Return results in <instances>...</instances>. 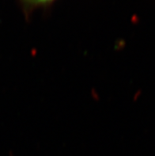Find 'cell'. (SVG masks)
<instances>
[{"label": "cell", "mask_w": 155, "mask_h": 156, "mask_svg": "<svg viewBox=\"0 0 155 156\" xmlns=\"http://www.w3.org/2000/svg\"><path fill=\"white\" fill-rule=\"evenodd\" d=\"M55 0H19L22 10L26 16H30L38 8L51 6Z\"/></svg>", "instance_id": "6da1fadb"}]
</instances>
